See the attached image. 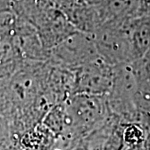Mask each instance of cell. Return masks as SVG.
Instances as JSON below:
<instances>
[{"instance_id":"6da1fadb","label":"cell","mask_w":150,"mask_h":150,"mask_svg":"<svg viewBox=\"0 0 150 150\" xmlns=\"http://www.w3.org/2000/svg\"><path fill=\"white\" fill-rule=\"evenodd\" d=\"M64 106V132L73 133L82 139L83 134L100 126L112 114L106 97L74 93L69 97Z\"/></svg>"},{"instance_id":"7a4b0ae2","label":"cell","mask_w":150,"mask_h":150,"mask_svg":"<svg viewBox=\"0 0 150 150\" xmlns=\"http://www.w3.org/2000/svg\"><path fill=\"white\" fill-rule=\"evenodd\" d=\"M127 20L104 22L93 33L98 56L112 67L133 63Z\"/></svg>"},{"instance_id":"3957f363","label":"cell","mask_w":150,"mask_h":150,"mask_svg":"<svg viewBox=\"0 0 150 150\" xmlns=\"http://www.w3.org/2000/svg\"><path fill=\"white\" fill-rule=\"evenodd\" d=\"M49 56L64 68L76 69L98 58L93 34L77 31L50 49Z\"/></svg>"},{"instance_id":"277c9868","label":"cell","mask_w":150,"mask_h":150,"mask_svg":"<svg viewBox=\"0 0 150 150\" xmlns=\"http://www.w3.org/2000/svg\"><path fill=\"white\" fill-rule=\"evenodd\" d=\"M74 70L73 94L107 97L111 91L114 67L107 64L101 58Z\"/></svg>"},{"instance_id":"5b68a950","label":"cell","mask_w":150,"mask_h":150,"mask_svg":"<svg viewBox=\"0 0 150 150\" xmlns=\"http://www.w3.org/2000/svg\"><path fill=\"white\" fill-rule=\"evenodd\" d=\"M133 63L150 51V15H138L126 21Z\"/></svg>"},{"instance_id":"8992f818","label":"cell","mask_w":150,"mask_h":150,"mask_svg":"<svg viewBox=\"0 0 150 150\" xmlns=\"http://www.w3.org/2000/svg\"><path fill=\"white\" fill-rule=\"evenodd\" d=\"M139 0H107L105 10L107 21H123L137 16Z\"/></svg>"},{"instance_id":"52a82bcc","label":"cell","mask_w":150,"mask_h":150,"mask_svg":"<svg viewBox=\"0 0 150 150\" xmlns=\"http://www.w3.org/2000/svg\"><path fill=\"white\" fill-rule=\"evenodd\" d=\"M43 126L55 137L64 133L66 127V111L64 104L53 108L43 120Z\"/></svg>"},{"instance_id":"ba28073f","label":"cell","mask_w":150,"mask_h":150,"mask_svg":"<svg viewBox=\"0 0 150 150\" xmlns=\"http://www.w3.org/2000/svg\"><path fill=\"white\" fill-rule=\"evenodd\" d=\"M147 138V129L139 123L122 122V139L123 149L144 144Z\"/></svg>"},{"instance_id":"9c48e42d","label":"cell","mask_w":150,"mask_h":150,"mask_svg":"<svg viewBox=\"0 0 150 150\" xmlns=\"http://www.w3.org/2000/svg\"><path fill=\"white\" fill-rule=\"evenodd\" d=\"M139 90L150 93V51L131 64Z\"/></svg>"},{"instance_id":"30bf717a","label":"cell","mask_w":150,"mask_h":150,"mask_svg":"<svg viewBox=\"0 0 150 150\" xmlns=\"http://www.w3.org/2000/svg\"><path fill=\"white\" fill-rule=\"evenodd\" d=\"M48 1L56 8L64 13L67 10H69L70 8H72L79 0H48Z\"/></svg>"},{"instance_id":"8fae6325","label":"cell","mask_w":150,"mask_h":150,"mask_svg":"<svg viewBox=\"0 0 150 150\" xmlns=\"http://www.w3.org/2000/svg\"><path fill=\"white\" fill-rule=\"evenodd\" d=\"M138 15H150V0H139L137 12Z\"/></svg>"},{"instance_id":"7c38bea8","label":"cell","mask_w":150,"mask_h":150,"mask_svg":"<svg viewBox=\"0 0 150 150\" xmlns=\"http://www.w3.org/2000/svg\"><path fill=\"white\" fill-rule=\"evenodd\" d=\"M84 3L93 6H102L105 5L107 0H82Z\"/></svg>"},{"instance_id":"4fadbf2b","label":"cell","mask_w":150,"mask_h":150,"mask_svg":"<svg viewBox=\"0 0 150 150\" xmlns=\"http://www.w3.org/2000/svg\"><path fill=\"white\" fill-rule=\"evenodd\" d=\"M123 150H144V144L131 146V147H127V148H124Z\"/></svg>"},{"instance_id":"5bb4252c","label":"cell","mask_w":150,"mask_h":150,"mask_svg":"<svg viewBox=\"0 0 150 150\" xmlns=\"http://www.w3.org/2000/svg\"><path fill=\"white\" fill-rule=\"evenodd\" d=\"M103 150H109V149H103Z\"/></svg>"}]
</instances>
